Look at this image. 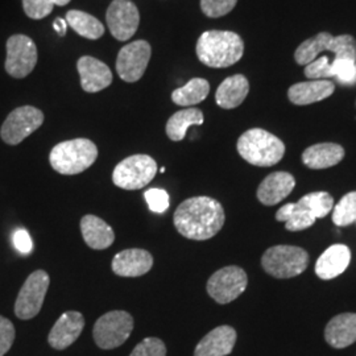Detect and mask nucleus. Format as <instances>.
<instances>
[{
  "mask_svg": "<svg viewBox=\"0 0 356 356\" xmlns=\"http://www.w3.org/2000/svg\"><path fill=\"white\" fill-rule=\"evenodd\" d=\"M53 28H54V31L58 33V36L64 38L65 35H66V29H67V23H66L65 19L57 17V19L53 22Z\"/></svg>",
  "mask_w": 356,
  "mask_h": 356,
  "instance_id": "40",
  "label": "nucleus"
},
{
  "mask_svg": "<svg viewBox=\"0 0 356 356\" xmlns=\"http://www.w3.org/2000/svg\"><path fill=\"white\" fill-rule=\"evenodd\" d=\"M309 266V254L296 245H275L261 257V267L275 279H292L304 273Z\"/></svg>",
  "mask_w": 356,
  "mask_h": 356,
  "instance_id": "6",
  "label": "nucleus"
},
{
  "mask_svg": "<svg viewBox=\"0 0 356 356\" xmlns=\"http://www.w3.org/2000/svg\"><path fill=\"white\" fill-rule=\"evenodd\" d=\"M106 22L111 35L119 41H128L136 33L140 13L129 0H114L106 13Z\"/></svg>",
  "mask_w": 356,
  "mask_h": 356,
  "instance_id": "14",
  "label": "nucleus"
},
{
  "mask_svg": "<svg viewBox=\"0 0 356 356\" xmlns=\"http://www.w3.org/2000/svg\"><path fill=\"white\" fill-rule=\"evenodd\" d=\"M250 92L248 79L243 74L226 78L216 90V102L225 110H232L239 107Z\"/></svg>",
  "mask_w": 356,
  "mask_h": 356,
  "instance_id": "24",
  "label": "nucleus"
},
{
  "mask_svg": "<svg viewBox=\"0 0 356 356\" xmlns=\"http://www.w3.org/2000/svg\"><path fill=\"white\" fill-rule=\"evenodd\" d=\"M70 1H72V0H51V3H53L54 6H60V7L69 4Z\"/></svg>",
  "mask_w": 356,
  "mask_h": 356,
  "instance_id": "41",
  "label": "nucleus"
},
{
  "mask_svg": "<svg viewBox=\"0 0 356 356\" xmlns=\"http://www.w3.org/2000/svg\"><path fill=\"white\" fill-rule=\"evenodd\" d=\"M210 92V85L204 78H193L185 86L172 92V101L184 107L202 102Z\"/></svg>",
  "mask_w": 356,
  "mask_h": 356,
  "instance_id": "29",
  "label": "nucleus"
},
{
  "mask_svg": "<svg viewBox=\"0 0 356 356\" xmlns=\"http://www.w3.org/2000/svg\"><path fill=\"white\" fill-rule=\"evenodd\" d=\"M332 65H334V70H335V76H338V79L342 83H346V85L355 83L356 61L346 60V58H334Z\"/></svg>",
  "mask_w": 356,
  "mask_h": 356,
  "instance_id": "36",
  "label": "nucleus"
},
{
  "mask_svg": "<svg viewBox=\"0 0 356 356\" xmlns=\"http://www.w3.org/2000/svg\"><path fill=\"white\" fill-rule=\"evenodd\" d=\"M44 114L33 106H22L7 116L0 128L1 140L17 145L42 126Z\"/></svg>",
  "mask_w": 356,
  "mask_h": 356,
  "instance_id": "11",
  "label": "nucleus"
},
{
  "mask_svg": "<svg viewBox=\"0 0 356 356\" xmlns=\"http://www.w3.org/2000/svg\"><path fill=\"white\" fill-rule=\"evenodd\" d=\"M238 0H201V10L207 17H222L231 13Z\"/></svg>",
  "mask_w": 356,
  "mask_h": 356,
  "instance_id": "33",
  "label": "nucleus"
},
{
  "mask_svg": "<svg viewBox=\"0 0 356 356\" xmlns=\"http://www.w3.org/2000/svg\"><path fill=\"white\" fill-rule=\"evenodd\" d=\"M85 327V318L79 312H66L51 327L48 342L54 350H65L76 342Z\"/></svg>",
  "mask_w": 356,
  "mask_h": 356,
  "instance_id": "16",
  "label": "nucleus"
},
{
  "mask_svg": "<svg viewBox=\"0 0 356 356\" xmlns=\"http://www.w3.org/2000/svg\"><path fill=\"white\" fill-rule=\"evenodd\" d=\"M144 197L153 213L161 214L169 207V194L163 189H149L144 193Z\"/></svg>",
  "mask_w": 356,
  "mask_h": 356,
  "instance_id": "37",
  "label": "nucleus"
},
{
  "mask_svg": "<svg viewBox=\"0 0 356 356\" xmlns=\"http://www.w3.org/2000/svg\"><path fill=\"white\" fill-rule=\"evenodd\" d=\"M236 148L248 164L261 168L276 165L285 154V144L261 128L245 131L239 138Z\"/></svg>",
  "mask_w": 356,
  "mask_h": 356,
  "instance_id": "3",
  "label": "nucleus"
},
{
  "mask_svg": "<svg viewBox=\"0 0 356 356\" xmlns=\"http://www.w3.org/2000/svg\"><path fill=\"white\" fill-rule=\"evenodd\" d=\"M152 48L148 41L138 40L124 45L116 58V73L128 83L138 82L149 64Z\"/></svg>",
  "mask_w": 356,
  "mask_h": 356,
  "instance_id": "13",
  "label": "nucleus"
},
{
  "mask_svg": "<svg viewBox=\"0 0 356 356\" xmlns=\"http://www.w3.org/2000/svg\"><path fill=\"white\" fill-rule=\"evenodd\" d=\"M322 51H330L335 58L356 61V40L350 35L332 36L327 32H322L316 38L304 41L294 53V60L298 65H309Z\"/></svg>",
  "mask_w": 356,
  "mask_h": 356,
  "instance_id": "5",
  "label": "nucleus"
},
{
  "mask_svg": "<svg viewBox=\"0 0 356 356\" xmlns=\"http://www.w3.org/2000/svg\"><path fill=\"white\" fill-rule=\"evenodd\" d=\"M351 261V251L344 244H334L321 254L316 263V273L322 280L341 276Z\"/></svg>",
  "mask_w": 356,
  "mask_h": 356,
  "instance_id": "20",
  "label": "nucleus"
},
{
  "mask_svg": "<svg viewBox=\"0 0 356 356\" xmlns=\"http://www.w3.org/2000/svg\"><path fill=\"white\" fill-rule=\"evenodd\" d=\"M204 113L200 108H185L172 115L166 123V135L172 141L185 139L186 132L191 126L204 124Z\"/></svg>",
  "mask_w": 356,
  "mask_h": 356,
  "instance_id": "26",
  "label": "nucleus"
},
{
  "mask_svg": "<svg viewBox=\"0 0 356 356\" xmlns=\"http://www.w3.org/2000/svg\"><path fill=\"white\" fill-rule=\"evenodd\" d=\"M6 72L16 79L29 76L38 64V47L26 35H13L7 40Z\"/></svg>",
  "mask_w": 356,
  "mask_h": 356,
  "instance_id": "10",
  "label": "nucleus"
},
{
  "mask_svg": "<svg viewBox=\"0 0 356 356\" xmlns=\"http://www.w3.org/2000/svg\"><path fill=\"white\" fill-rule=\"evenodd\" d=\"M15 326L10 319L0 316V356H4L13 347L15 342Z\"/></svg>",
  "mask_w": 356,
  "mask_h": 356,
  "instance_id": "38",
  "label": "nucleus"
},
{
  "mask_svg": "<svg viewBox=\"0 0 356 356\" xmlns=\"http://www.w3.org/2000/svg\"><path fill=\"white\" fill-rule=\"evenodd\" d=\"M66 23L76 35L89 40H98L104 35V26L92 15L79 10H72L66 13Z\"/></svg>",
  "mask_w": 356,
  "mask_h": 356,
  "instance_id": "27",
  "label": "nucleus"
},
{
  "mask_svg": "<svg viewBox=\"0 0 356 356\" xmlns=\"http://www.w3.org/2000/svg\"><path fill=\"white\" fill-rule=\"evenodd\" d=\"M153 267V256L145 250L129 248L115 254L111 268L122 277H139Z\"/></svg>",
  "mask_w": 356,
  "mask_h": 356,
  "instance_id": "17",
  "label": "nucleus"
},
{
  "mask_svg": "<svg viewBox=\"0 0 356 356\" xmlns=\"http://www.w3.org/2000/svg\"><path fill=\"white\" fill-rule=\"evenodd\" d=\"M296 186V179L288 172H275L261 181L257 188V200L266 206L282 202Z\"/></svg>",
  "mask_w": 356,
  "mask_h": 356,
  "instance_id": "18",
  "label": "nucleus"
},
{
  "mask_svg": "<svg viewBox=\"0 0 356 356\" xmlns=\"http://www.w3.org/2000/svg\"><path fill=\"white\" fill-rule=\"evenodd\" d=\"M195 51L202 64L223 69L242 58L244 42L238 33L231 31H207L198 38Z\"/></svg>",
  "mask_w": 356,
  "mask_h": 356,
  "instance_id": "2",
  "label": "nucleus"
},
{
  "mask_svg": "<svg viewBox=\"0 0 356 356\" xmlns=\"http://www.w3.org/2000/svg\"><path fill=\"white\" fill-rule=\"evenodd\" d=\"M344 157L342 145L335 143H321L306 148L302 153V163L309 169H327L339 164Z\"/></svg>",
  "mask_w": 356,
  "mask_h": 356,
  "instance_id": "23",
  "label": "nucleus"
},
{
  "mask_svg": "<svg viewBox=\"0 0 356 356\" xmlns=\"http://www.w3.org/2000/svg\"><path fill=\"white\" fill-rule=\"evenodd\" d=\"M54 4L51 0H23V10L29 19L41 20L51 15Z\"/></svg>",
  "mask_w": 356,
  "mask_h": 356,
  "instance_id": "35",
  "label": "nucleus"
},
{
  "mask_svg": "<svg viewBox=\"0 0 356 356\" xmlns=\"http://www.w3.org/2000/svg\"><path fill=\"white\" fill-rule=\"evenodd\" d=\"M98 157L97 145L89 139L63 141L51 149L49 161L57 173L73 176L89 169Z\"/></svg>",
  "mask_w": 356,
  "mask_h": 356,
  "instance_id": "4",
  "label": "nucleus"
},
{
  "mask_svg": "<svg viewBox=\"0 0 356 356\" xmlns=\"http://www.w3.org/2000/svg\"><path fill=\"white\" fill-rule=\"evenodd\" d=\"M236 343V331L231 326H219L204 335L194 350V356H227Z\"/></svg>",
  "mask_w": 356,
  "mask_h": 356,
  "instance_id": "19",
  "label": "nucleus"
},
{
  "mask_svg": "<svg viewBox=\"0 0 356 356\" xmlns=\"http://www.w3.org/2000/svg\"><path fill=\"white\" fill-rule=\"evenodd\" d=\"M129 356H166L165 344L159 338H145Z\"/></svg>",
  "mask_w": 356,
  "mask_h": 356,
  "instance_id": "34",
  "label": "nucleus"
},
{
  "mask_svg": "<svg viewBox=\"0 0 356 356\" xmlns=\"http://www.w3.org/2000/svg\"><path fill=\"white\" fill-rule=\"evenodd\" d=\"M134 330V318L124 310L106 313L94 325V341L102 350H113L124 343Z\"/></svg>",
  "mask_w": 356,
  "mask_h": 356,
  "instance_id": "8",
  "label": "nucleus"
},
{
  "mask_svg": "<svg viewBox=\"0 0 356 356\" xmlns=\"http://www.w3.org/2000/svg\"><path fill=\"white\" fill-rule=\"evenodd\" d=\"M49 284V275L42 269L35 270L28 276L15 302V314L17 318L28 321L38 316L44 304Z\"/></svg>",
  "mask_w": 356,
  "mask_h": 356,
  "instance_id": "9",
  "label": "nucleus"
},
{
  "mask_svg": "<svg viewBox=\"0 0 356 356\" xmlns=\"http://www.w3.org/2000/svg\"><path fill=\"white\" fill-rule=\"evenodd\" d=\"M298 204L306 209L316 219L325 218L332 211L334 198L326 191H314L304 195Z\"/></svg>",
  "mask_w": 356,
  "mask_h": 356,
  "instance_id": "30",
  "label": "nucleus"
},
{
  "mask_svg": "<svg viewBox=\"0 0 356 356\" xmlns=\"http://www.w3.org/2000/svg\"><path fill=\"white\" fill-rule=\"evenodd\" d=\"M305 76L309 79H326L330 76H335L332 60L327 56L316 58L313 63L306 65Z\"/></svg>",
  "mask_w": 356,
  "mask_h": 356,
  "instance_id": "32",
  "label": "nucleus"
},
{
  "mask_svg": "<svg viewBox=\"0 0 356 356\" xmlns=\"http://www.w3.org/2000/svg\"><path fill=\"white\" fill-rule=\"evenodd\" d=\"M226 220L223 206L210 197H193L179 204L173 223L178 232L191 241L214 238Z\"/></svg>",
  "mask_w": 356,
  "mask_h": 356,
  "instance_id": "1",
  "label": "nucleus"
},
{
  "mask_svg": "<svg viewBox=\"0 0 356 356\" xmlns=\"http://www.w3.org/2000/svg\"><path fill=\"white\" fill-rule=\"evenodd\" d=\"M76 69L81 78V86L86 92H98L108 88L113 82L110 67L91 56L81 57L76 63Z\"/></svg>",
  "mask_w": 356,
  "mask_h": 356,
  "instance_id": "15",
  "label": "nucleus"
},
{
  "mask_svg": "<svg viewBox=\"0 0 356 356\" xmlns=\"http://www.w3.org/2000/svg\"><path fill=\"white\" fill-rule=\"evenodd\" d=\"M13 245L22 254H28L33 250V243L29 232L24 229H19L13 234Z\"/></svg>",
  "mask_w": 356,
  "mask_h": 356,
  "instance_id": "39",
  "label": "nucleus"
},
{
  "mask_svg": "<svg viewBox=\"0 0 356 356\" xmlns=\"http://www.w3.org/2000/svg\"><path fill=\"white\" fill-rule=\"evenodd\" d=\"M335 85L327 79H310L293 85L288 91L289 101L297 106H307L321 102L332 95Z\"/></svg>",
  "mask_w": 356,
  "mask_h": 356,
  "instance_id": "21",
  "label": "nucleus"
},
{
  "mask_svg": "<svg viewBox=\"0 0 356 356\" xmlns=\"http://www.w3.org/2000/svg\"><path fill=\"white\" fill-rule=\"evenodd\" d=\"M83 241L92 250H106L115 241L114 229L99 216H85L81 219Z\"/></svg>",
  "mask_w": 356,
  "mask_h": 356,
  "instance_id": "25",
  "label": "nucleus"
},
{
  "mask_svg": "<svg viewBox=\"0 0 356 356\" xmlns=\"http://www.w3.org/2000/svg\"><path fill=\"white\" fill-rule=\"evenodd\" d=\"M325 339L334 348H346L355 343V313H343L331 318L325 329Z\"/></svg>",
  "mask_w": 356,
  "mask_h": 356,
  "instance_id": "22",
  "label": "nucleus"
},
{
  "mask_svg": "<svg viewBox=\"0 0 356 356\" xmlns=\"http://www.w3.org/2000/svg\"><path fill=\"white\" fill-rule=\"evenodd\" d=\"M157 173V164L148 154H134L115 166L113 181L124 191H139L147 186Z\"/></svg>",
  "mask_w": 356,
  "mask_h": 356,
  "instance_id": "7",
  "label": "nucleus"
},
{
  "mask_svg": "<svg viewBox=\"0 0 356 356\" xmlns=\"http://www.w3.org/2000/svg\"><path fill=\"white\" fill-rule=\"evenodd\" d=\"M332 222L346 227L356 222V191L347 193L342 200L332 207Z\"/></svg>",
  "mask_w": 356,
  "mask_h": 356,
  "instance_id": "31",
  "label": "nucleus"
},
{
  "mask_svg": "<svg viewBox=\"0 0 356 356\" xmlns=\"http://www.w3.org/2000/svg\"><path fill=\"white\" fill-rule=\"evenodd\" d=\"M276 220L285 222V229L288 231H302L309 229L316 223V218L298 202L284 204L276 213Z\"/></svg>",
  "mask_w": 356,
  "mask_h": 356,
  "instance_id": "28",
  "label": "nucleus"
},
{
  "mask_svg": "<svg viewBox=\"0 0 356 356\" xmlns=\"http://www.w3.org/2000/svg\"><path fill=\"white\" fill-rule=\"evenodd\" d=\"M248 285L245 270L236 266L222 268L207 281V293L218 304H229L236 300Z\"/></svg>",
  "mask_w": 356,
  "mask_h": 356,
  "instance_id": "12",
  "label": "nucleus"
}]
</instances>
